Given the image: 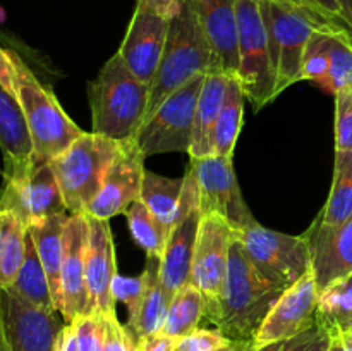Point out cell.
Here are the masks:
<instances>
[{"label":"cell","mask_w":352,"mask_h":351,"mask_svg":"<svg viewBox=\"0 0 352 351\" xmlns=\"http://www.w3.org/2000/svg\"><path fill=\"white\" fill-rule=\"evenodd\" d=\"M184 182L186 178H165L157 172H144L140 200L170 229L181 212Z\"/></svg>","instance_id":"27"},{"label":"cell","mask_w":352,"mask_h":351,"mask_svg":"<svg viewBox=\"0 0 352 351\" xmlns=\"http://www.w3.org/2000/svg\"><path fill=\"white\" fill-rule=\"evenodd\" d=\"M86 241L88 220L85 213H71L64 231L62 262V306L65 323H72L88 312L89 295L86 286Z\"/></svg>","instance_id":"21"},{"label":"cell","mask_w":352,"mask_h":351,"mask_svg":"<svg viewBox=\"0 0 352 351\" xmlns=\"http://www.w3.org/2000/svg\"><path fill=\"white\" fill-rule=\"evenodd\" d=\"M316 219L325 226H339L352 219V151H336L332 189Z\"/></svg>","instance_id":"29"},{"label":"cell","mask_w":352,"mask_h":351,"mask_svg":"<svg viewBox=\"0 0 352 351\" xmlns=\"http://www.w3.org/2000/svg\"><path fill=\"white\" fill-rule=\"evenodd\" d=\"M325 89L333 95L352 89V38L337 31L329 36V83Z\"/></svg>","instance_id":"34"},{"label":"cell","mask_w":352,"mask_h":351,"mask_svg":"<svg viewBox=\"0 0 352 351\" xmlns=\"http://www.w3.org/2000/svg\"><path fill=\"white\" fill-rule=\"evenodd\" d=\"M74 327L79 351H103L105 343V315L86 313L71 323Z\"/></svg>","instance_id":"37"},{"label":"cell","mask_w":352,"mask_h":351,"mask_svg":"<svg viewBox=\"0 0 352 351\" xmlns=\"http://www.w3.org/2000/svg\"><path fill=\"white\" fill-rule=\"evenodd\" d=\"M327 351H352V332H342L332 336V343H330Z\"/></svg>","instance_id":"46"},{"label":"cell","mask_w":352,"mask_h":351,"mask_svg":"<svg viewBox=\"0 0 352 351\" xmlns=\"http://www.w3.org/2000/svg\"><path fill=\"white\" fill-rule=\"evenodd\" d=\"M272 2H277V3H282V6H287V7H292V9H298V10H301V12H305L306 16H309V17H311V19L315 21V23L318 24L320 28H325V30H330V28H327L325 24H323L322 21H320L318 17H316L315 14H313L311 10H309V7L306 6V3L302 2V0H272Z\"/></svg>","instance_id":"47"},{"label":"cell","mask_w":352,"mask_h":351,"mask_svg":"<svg viewBox=\"0 0 352 351\" xmlns=\"http://www.w3.org/2000/svg\"><path fill=\"white\" fill-rule=\"evenodd\" d=\"M196 17L215 58V72H239V24L236 0H191Z\"/></svg>","instance_id":"22"},{"label":"cell","mask_w":352,"mask_h":351,"mask_svg":"<svg viewBox=\"0 0 352 351\" xmlns=\"http://www.w3.org/2000/svg\"><path fill=\"white\" fill-rule=\"evenodd\" d=\"M88 241H86V286L89 305L86 313L116 315L113 281L117 277L116 246H113L110 220L86 215ZM85 313V315H86Z\"/></svg>","instance_id":"18"},{"label":"cell","mask_w":352,"mask_h":351,"mask_svg":"<svg viewBox=\"0 0 352 351\" xmlns=\"http://www.w3.org/2000/svg\"><path fill=\"white\" fill-rule=\"evenodd\" d=\"M332 31L323 28L315 30L302 58V79L316 83L323 89L329 83V36Z\"/></svg>","instance_id":"35"},{"label":"cell","mask_w":352,"mask_h":351,"mask_svg":"<svg viewBox=\"0 0 352 351\" xmlns=\"http://www.w3.org/2000/svg\"><path fill=\"white\" fill-rule=\"evenodd\" d=\"M251 344L248 343H237V341H230L229 344H226V346L219 348V350L215 351H250Z\"/></svg>","instance_id":"49"},{"label":"cell","mask_w":352,"mask_h":351,"mask_svg":"<svg viewBox=\"0 0 352 351\" xmlns=\"http://www.w3.org/2000/svg\"><path fill=\"white\" fill-rule=\"evenodd\" d=\"M184 191L181 198V212L172 226L167 248L160 260V275L167 298L170 299L175 292L191 282L192 257H195L196 241H198L199 226L203 212L199 206V189L191 169L186 172Z\"/></svg>","instance_id":"12"},{"label":"cell","mask_w":352,"mask_h":351,"mask_svg":"<svg viewBox=\"0 0 352 351\" xmlns=\"http://www.w3.org/2000/svg\"><path fill=\"white\" fill-rule=\"evenodd\" d=\"M189 169L198 182L203 215L222 217L236 231H243L256 222L241 193L234 171V157H191Z\"/></svg>","instance_id":"11"},{"label":"cell","mask_w":352,"mask_h":351,"mask_svg":"<svg viewBox=\"0 0 352 351\" xmlns=\"http://www.w3.org/2000/svg\"><path fill=\"white\" fill-rule=\"evenodd\" d=\"M302 2L309 7V10H311L327 28L337 31V33H344L347 34V36H351V31L349 28H347L346 19H344L342 10H340L339 3H337L336 0H302Z\"/></svg>","instance_id":"42"},{"label":"cell","mask_w":352,"mask_h":351,"mask_svg":"<svg viewBox=\"0 0 352 351\" xmlns=\"http://www.w3.org/2000/svg\"><path fill=\"white\" fill-rule=\"evenodd\" d=\"M244 100H246V95H244L239 78L237 76L229 78L226 103L220 112L215 131V155L234 157V148H236L237 138L243 127Z\"/></svg>","instance_id":"32"},{"label":"cell","mask_w":352,"mask_h":351,"mask_svg":"<svg viewBox=\"0 0 352 351\" xmlns=\"http://www.w3.org/2000/svg\"><path fill=\"white\" fill-rule=\"evenodd\" d=\"M0 145L3 182L26 179L34 169V141L14 86L9 48L0 50Z\"/></svg>","instance_id":"10"},{"label":"cell","mask_w":352,"mask_h":351,"mask_svg":"<svg viewBox=\"0 0 352 351\" xmlns=\"http://www.w3.org/2000/svg\"><path fill=\"white\" fill-rule=\"evenodd\" d=\"M320 292L311 270L285 289L265 319L251 346L287 339L305 332L316 323Z\"/></svg>","instance_id":"19"},{"label":"cell","mask_w":352,"mask_h":351,"mask_svg":"<svg viewBox=\"0 0 352 351\" xmlns=\"http://www.w3.org/2000/svg\"><path fill=\"white\" fill-rule=\"evenodd\" d=\"M177 337L167 336L164 332L150 334V336H144L141 339H138V348L136 351H175L179 344Z\"/></svg>","instance_id":"43"},{"label":"cell","mask_w":352,"mask_h":351,"mask_svg":"<svg viewBox=\"0 0 352 351\" xmlns=\"http://www.w3.org/2000/svg\"><path fill=\"white\" fill-rule=\"evenodd\" d=\"M57 351H79L78 350V341H76L74 327L71 323H65L64 330H62L60 343H58Z\"/></svg>","instance_id":"45"},{"label":"cell","mask_w":352,"mask_h":351,"mask_svg":"<svg viewBox=\"0 0 352 351\" xmlns=\"http://www.w3.org/2000/svg\"><path fill=\"white\" fill-rule=\"evenodd\" d=\"M284 291V288L261 275L236 236L223 289L219 299L206 308L205 319L227 339L253 344L258 330Z\"/></svg>","instance_id":"1"},{"label":"cell","mask_w":352,"mask_h":351,"mask_svg":"<svg viewBox=\"0 0 352 351\" xmlns=\"http://www.w3.org/2000/svg\"><path fill=\"white\" fill-rule=\"evenodd\" d=\"M144 296V277L143 274L138 277H122L117 274L113 281V298L116 301L124 303L127 310V327L136 322L140 315L141 303Z\"/></svg>","instance_id":"38"},{"label":"cell","mask_w":352,"mask_h":351,"mask_svg":"<svg viewBox=\"0 0 352 351\" xmlns=\"http://www.w3.org/2000/svg\"><path fill=\"white\" fill-rule=\"evenodd\" d=\"M138 339L127 326H122L117 315L105 317V343L103 351H136Z\"/></svg>","instance_id":"41"},{"label":"cell","mask_w":352,"mask_h":351,"mask_svg":"<svg viewBox=\"0 0 352 351\" xmlns=\"http://www.w3.org/2000/svg\"><path fill=\"white\" fill-rule=\"evenodd\" d=\"M239 24V78L244 95L260 110L277 98L275 72L260 0H236Z\"/></svg>","instance_id":"7"},{"label":"cell","mask_w":352,"mask_h":351,"mask_svg":"<svg viewBox=\"0 0 352 351\" xmlns=\"http://www.w3.org/2000/svg\"><path fill=\"white\" fill-rule=\"evenodd\" d=\"M168 28L170 19L136 3L126 36L117 52L133 74L148 85H151L160 67L167 45Z\"/></svg>","instance_id":"16"},{"label":"cell","mask_w":352,"mask_h":351,"mask_svg":"<svg viewBox=\"0 0 352 351\" xmlns=\"http://www.w3.org/2000/svg\"><path fill=\"white\" fill-rule=\"evenodd\" d=\"M144 155L138 148L136 140L124 141L119 157L109 169L102 189L88 206L85 215L110 220L119 213H126L141 196L144 178Z\"/></svg>","instance_id":"17"},{"label":"cell","mask_w":352,"mask_h":351,"mask_svg":"<svg viewBox=\"0 0 352 351\" xmlns=\"http://www.w3.org/2000/svg\"><path fill=\"white\" fill-rule=\"evenodd\" d=\"M0 351H10V350H9V346H7L6 339H3L2 336H0Z\"/></svg>","instance_id":"50"},{"label":"cell","mask_w":352,"mask_h":351,"mask_svg":"<svg viewBox=\"0 0 352 351\" xmlns=\"http://www.w3.org/2000/svg\"><path fill=\"white\" fill-rule=\"evenodd\" d=\"M205 76L201 74L172 93L143 123L136 134L144 157L170 151H191L195 117Z\"/></svg>","instance_id":"9"},{"label":"cell","mask_w":352,"mask_h":351,"mask_svg":"<svg viewBox=\"0 0 352 351\" xmlns=\"http://www.w3.org/2000/svg\"><path fill=\"white\" fill-rule=\"evenodd\" d=\"M9 289H14L21 298L33 303V305L41 306L45 310H52V312H57L54 296H52L50 282H48L47 272H45L43 264H41L36 244H34L30 229H28L26 234V255H24V262L21 265L16 282Z\"/></svg>","instance_id":"28"},{"label":"cell","mask_w":352,"mask_h":351,"mask_svg":"<svg viewBox=\"0 0 352 351\" xmlns=\"http://www.w3.org/2000/svg\"><path fill=\"white\" fill-rule=\"evenodd\" d=\"M122 145L124 141L85 131L67 150L50 160L69 213H86Z\"/></svg>","instance_id":"5"},{"label":"cell","mask_w":352,"mask_h":351,"mask_svg":"<svg viewBox=\"0 0 352 351\" xmlns=\"http://www.w3.org/2000/svg\"><path fill=\"white\" fill-rule=\"evenodd\" d=\"M126 217L134 241L143 248L146 257L162 260L170 236V227L162 222L141 200L127 209Z\"/></svg>","instance_id":"33"},{"label":"cell","mask_w":352,"mask_h":351,"mask_svg":"<svg viewBox=\"0 0 352 351\" xmlns=\"http://www.w3.org/2000/svg\"><path fill=\"white\" fill-rule=\"evenodd\" d=\"M213 71V52L199 26L191 0H182L179 14L170 19L164 57L150 85V103L144 120L160 107L167 96L198 76Z\"/></svg>","instance_id":"3"},{"label":"cell","mask_w":352,"mask_h":351,"mask_svg":"<svg viewBox=\"0 0 352 351\" xmlns=\"http://www.w3.org/2000/svg\"><path fill=\"white\" fill-rule=\"evenodd\" d=\"M93 133L116 141L136 140L150 103V85L133 74L119 54L102 65L88 86Z\"/></svg>","instance_id":"2"},{"label":"cell","mask_w":352,"mask_h":351,"mask_svg":"<svg viewBox=\"0 0 352 351\" xmlns=\"http://www.w3.org/2000/svg\"><path fill=\"white\" fill-rule=\"evenodd\" d=\"M260 7L275 72V95L278 96L289 86L302 81L306 47L320 26L301 10L272 0H260Z\"/></svg>","instance_id":"6"},{"label":"cell","mask_w":352,"mask_h":351,"mask_svg":"<svg viewBox=\"0 0 352 351\" xmlns=\"http://www.w3.org/2000/svg\"><path fill=\"white\" fill-rule=\"evenodd\" d=\"M330 343H332V334L320 323H315L298 336L261 344V346H251L250 351H327Z\"/></svg>","instance_id":"36"},{"label":"cell","mask_w":352,"mask_h":351,"mask_svg":"<svg viewBox=\"0 0 352 351\" xmlns=\"http://www.w3.org/2000/svg\"><path fill=\"white\" fill-rule=\"evenodd\" d=\"M0 210L14 212L28 227L36 220L69 213L50 162L34 165L26 179L3 182Z\"/></svg>","instance_id":"15"},{"label":"cell","mask_w":352,"mask_h":351,"mask_svg":"<svg viewBox=\"0 0 352 351\" xmlns=\"http://www.w3.org/2000/svg\"><path fill=\"white\" fill-rule=\"evenodd\" d=\"M229 343L230 339H227L219 329H203V327H199L195 332L182 337L175 351H215Z\"/></svg>","instance_id":"40"},{"label":"cell","mask_w":352,"mask_h":351,"mask_svg":"<svg viewBox=\"0 0 352 351\" xmlns=\"http://www.w3.org/2000/svg\"><path fill=\"white\" fill-rule=\"evenodd\" d=\"M138 6H144L155 12L162 14L167 19L177 16L182 7V0H136Z\"/></svg>","instance_id":"44"},{"label":"cell","mask_w":352,"mask_h":351,"mask_svg":"<svg viewBox=\"0 0 352 351\" xmlns=\"http://www.w3.org/2000/svg\"><path fill=\"white\" fill-rule=\"evenodd\" d=\"M339 3L340 10H342V16L346 19L347 28L351 31V36H352V0H336Z\"/></svg>","instance_id":"48"},{"label":"cell","mask_w":352,"mask_h":351,"mask_svg":"<svg viewBox=\"0 0 352 351\" xmlns=\"http://www.w3.org/2000/svg\"><path fill=\"white\" fill-rule=\"evenodd\" d=\"M230 76L223 72H208L203 81L195 117L192 145L189 157L203 158L215 155V131L227 95Z\"/></svg>","instance_id":"23"},{"label":"cell","mask_w":352,"mask_h":351,"mask_svg":"<svg viewBox=\"0 0 352 351\" xmlns=\"http://www.w3.org/2000/svg\"><path fill=\"white\" fill-rule=\"evenodd\" d=\"M14 86L34 141V165L47 164L67 150L85 131L64 112L54 93L43 86L19 57L9 50Z\"/></svg>","instance_id":"4"},{"label":"cell","mask_w":352,"mask_h":351,"mask_svg":"<svg viewBox=\"0 0 352 351\" xmlns=\"http://www.w3.org/2000/svg\"><path fill=\"white\" fill-rule=\"evenodd\" d=\"M316 323L332 336L352 332V274L320 295Z\"/></svg>","instance_id":"31"},{"label":"cell","mask_w":352,"mask_h":351,"mask_svg":"<svg viewBox=\"0 0 352 351\" xmlns=\"http://www.w3.org/2000/svg\"><path fill=\"white\" fill-rule=\"evenodd\" d=\"M236 229L219 215H203L192 257L191 284L203 292L206 308L219 299L229 270Z\"/></svg>","instance_id":"14"},{"label":"cell","mask_w":352,"mask_h":351,"mask_svg":"<svg viewBox=\"0 0 352 351\" xmlns=\"http://www.w3.org/2000/svg\"><path fill=\"white\" fill-rule=\"evenodd\" d=\"M305 236L311 255V274L322 295L352 274V219L339 226H325L315 219Z\"/></svg>","instance_id":"20"},{"label":"cell","mask_w":352,"mask_h":351,"mask_svg":"<svg viewBox=\"0 0 352 351\" xmlns=\"http://www.w3.org/2000/svg\"><path fill=\"white\" fill-rule=\"evenodd\" d=\"M57 313L26 301L14 289H2L0 336L10 351H57L65 327Z\"/></svg>","instance_id":"13"},{"label":"cell","mask_w":352,"mask_h":351,"mask_svg":"<svg viewBox=\"0 0 352 351\" xmlns=\"http://www.w3.org/2000/svg\"><path fill=\"white\" fill-rule=\"evenodd\" d=\"M206 299L203 292L189 282L188 286L175 292L168 305L167 319H165L162 332L167 336L182 339L188 334L199 329V323L205 319Z\"/></svg>","instance_id":"30"},{"label":"cell","mask_w":352,"mask_h":351,"mask_svg":"<svg viewBox=\"0 0 352 351\" xmlns=\"http://www.w3.org/2000/svg\"><path fill=\"white\" fill-rule=\"evenodd\" d=\"M144 277V296L141 303L140 315L136 322L129 327L131 332L136 339H141L150 334L162 332L165 319H167L168 305L170 299L167 298V292L164 289L160 275V260L153 257L146 258V265L143 270Z\"/></svg>","instance_id":"25"},{"label":"cell","mask_w":352,"mask_h":351,"mask_svg":"<svg viewBox=\"0 0 352 351\" xmlns=\"http://www.w3.org/2000/svg\"><path fill=\"white\" fill-rule=\"evenodd\" d=\"M239 243L254 267L268 281L287 289L311 270V255L305 234L291 236L260 222L236 231Z\"/></svg>","instance_id":"8"},{"label":"cell","mask_w":352,"mask_h":351,"mask_svg":"<svg viewBox=\"0 0 352 351\" xmlns=\"http://www.w3.org/2000/svg\"><path fill=\"white\" fill-rule=\"evenodd\" d=\"M71 213L48 217L30 224V233L36 244L38 255L50 282L52 296L57 312L62 306V262H64V231Z\"/></svg>","instance_id":"24"},{"label":"cell","mask_w":352,"mask_h":351,"mask_svg":"<svg viewBox=\"0 0 352 351\" xmlns=\"http://www.w3.org/2000/svg\"><path fill=\"white\" fill-rule=\"evenodd\" d=\"M336 151H352V89L336 95Z\"/></svg>","instance_id":"39"},{"label":"cell","mask_w":352,"mask_h":351,"mask_svg":"<svg viewBox=\"0 0 352 351\" xmlns=\"http://www.w3.org/2000/svg\"><path fill=\"white\" fill-rule=\"evenodd\" d=\"M28 226L10 210H0V289L16 282L26 255Z\"/></svg>","instance_id":"26"}]
</instances>
